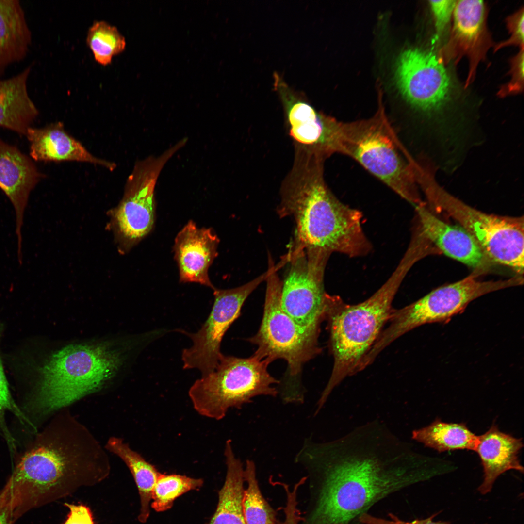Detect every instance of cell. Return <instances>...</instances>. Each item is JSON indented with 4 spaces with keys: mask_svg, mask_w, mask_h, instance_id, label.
Here are the masks:
<instances>
[{
    "mask_svg": "<svg viewBox=\"0 0 524 524\" xmlns=\"http://www.w3.org/2000/svg\"><path fill=\"white\" fill-rule=\"evenodd\" d=\"M295 462L322 478L311 524H347L388 494L426 477L421 458L377 420L329 442L305 439Z\"/></svg>",
    "mask_w": 524,
    "mask_h": 524,
    "instance_id": "1",
    "label": "cell"
},
{
    "mask_svg": "<svg viewBox=\"0 0 524 524\" xmlns=\"http://www.w3.org/2000/svg\"><path fill=\"white\" fill-rule=\"evenodd\" d=\"M325 159L295 149L293 167L281 187L277 213L294 219L292 245L296 247L364 256L372 246L362 229V213L341 202L329 189L323 175Z\"/></svg>",
    "mask_w": 524,
    "mask_h": 524,
    "instance_id": "2",
    "label": "cell"
},
{
    "mask_svg": "<svg viewBox=\"0 0 524 524\" xmlns=\"http://www.w3.org/2000/svg\"><path fill=\"white\" fill-rule=\"evenodd\" d=\"M413 265L403 257L387 281L371 297L356 305L344 303L329 295L325 319L334 359L329 379L319 398L321 410L333 390L344 378L361 371L363 361L388 321L392 302L406 274Z\"/></svg>",
    "mask_w": 524,
    "mask_h": 524,
    "instance_id": "3",
    "label": "cell"
},
{
    "mask_svg": "<svg viewBox=\"0 0 524 524\" xmlns=\"http://www.w3.org/2000/svg\"><path fill=\"white\" fill-rule=\"evenodd\" d=\"M282 266L280 262L275 265L269 255L262 318L258 331L247 341L257 346L253 354L260 359L270 363L278 359L286 361L290 379L282 385L278 393L284 404H301L304 392L296 379L303 365L321 351L320 330L301 326L282 308V281L277 271Z\"/></svg>",
    "mask_w": 524,
    "mask_h": 524,
    "instance_id": "4",
    "label": "cell"
},
{
    "mask_svg": "<svg viewBox=\"0 0 524 524\" xmlns=\"http://www.w3.org/2000/svg\"><path fill=\"white\" fill-rule=\"evenodd\" d=\"M125 359L123 351L111 341L64 347L41 369L37 404L45 410L67 405L99 388L119 370Z\"/></svg>",
    "mask_w": 524,
    "mask_h": 524,
    "instance_id": "5",
    "label": "cell"
},
{
    "mask_svg": "<svg viewBox=\"0 0 524 524\" xmlns=\"http://www.w3.org/2000/svg\"><path fill=\"white\" fill-rule=\"evenodd\" d=\"M372 118L342 122L340 153L352 157L414 206L423 202L418 192L416 162L403 147L379 100Z\"/></svg>",
    "mask_w": 524,
    "mask_h": 524,
    "instance_id": "6",
    "label": "cell"
},
{
    "mask_svg": "<svg viewBox=\"0 0 524 524\" xmlns=\"http://www.w3.org/2000/svg\"><path fill=\"white\" fill-rule=\"evenodd\" d=\"M435 177L433 173L424 171L418 179L419 186L430 207L457 221L475 238L492 262L508 266L522 276L523 217L498 216L478 211L448 193Z\"/></svg>",
    "mask_w": 524,
    "mask_h": 524,
    "instance_id": "7",
    "label": "cell"
},
{
    "mask_svg": "<svg viewBox=\"0 0 524 524\" xmlns=\"http://www.w3.org/2000/svg\"><path fill=\"white\" fill-rule=\"evenodd\" d=\"M270 363L255 355L246 358L221 357L215 370L196 380L189 390L195 410L216 420L223 418L230 408L241 409L257 396L276 397L280 383L268 371Z\"/></svg>",
    "mask_w": 524,
    "mask_h": 524,
    "instance_id": "8",
    "label": "cell"
},
{
    "mask_svg": "<svg viewBox=\"0 0 524 524\" xmlns=\"http://www.w3.org/2000/svg\"><path fill=\"white\" fill-rule=\"evenodd\" d=\"M473 273L457 282L440 287L414 302L399 310H393L388 322L372 346L370 354L377 356L398 337L426 324L447 323L460 314L476 298L500 289L523 283L520 276L498 281H481Z\"/></svg>",
    "mask_w": 524,
    "mask_h": 524,
    "instance_id": "9",
    "label": "cell"
},
{
    "mask_svg": "<svg viewBox=\"0 0 524 524\" xmlns=\"http://www.w3.org/2000/svg\"><path fill=\"white\" fill-rule=\"evenodd\" d=\"M97 482L72 464L62 450L41 446L22 458L7 483L18 517L25 509L67 497Z\"/></svg>",
    "mask_w": 524,
    "mask_h": 524,
    "instance_id": "10",
    "label": "cell"
},
{
    "mask_svg": "<svg viewBox=\"0 0 524 524\" xmlns=\"http://www.w3.org/2000/svg\"><path fill=\"white\" fill-rule=\"evenodd\" d=\"M290 248L289 267L282 281L281 307L301 326L320 330L329 295L324 289V273L331 253L293 245Z\"/></svg>",
    "mask_w": 524,
    "mask_h": 524,
    "instance_id": "11",
    "label": "cell"
},
{
    "mask_svg": "<svg viewBox=\"0 0 524 524\" xmlns=\"http://www.w3.org/2000/svg\"><path fill=\"white\" fill-rule=\"evenodd\" d=\"M186 144L182 138L159 155L149 156L135 164L126 180L123 197L113 213L116 233L127 247L138 243L153 229L158 177L167 162Z\"/></svg>",
    "mask_w": 524,
    "mask_h": 524,
    "instance_id": "12",
    "label": "cell"
},
{
    "mask_svg": "<svg viewBox=\"0 0 524 524\" xmlns=\"http://www.w3.org/2000/svg\"><path fill=\"white\" fill-rule=\"evenodd\" d=\"M269 274L267 270L249 282L228 289L215 288L214 302L206 321L196 333H186L192 345L182 353L183 369H197L202 376L216 368L222 356L221 343L229 327L241 314V308L248 296Z\"/></svg>",
    "mask_w": 524,
    "mask_h": 524,
    "instance_id": "13",
    "label": "cell"
},
{
    "mask_svg": "<svg viewBox=\"0 0 524 524\" xmlns=\"http://www.w3.org/2000/svg\"><path fill=\"white\" fill-rule=\"evenodd\" d=\"M274 87L283 106L289 135L295 147L325 158L340 152L342 122L317 111L277 73Z\"/></svg>",
    "mask_w": 524,
    "mask_h": 524,
    "instance_id": "14",
    "label": "cell"
},
{
    "mask_svg": "<svg viewBox=\"0 0 524 524\" xmlns=\"http://www.w3.org/2000/svg\"><path fill=\"white\" fill-rule=\"evenodd\" d=\"M487 16L482 0H457L449 38L439 52L438 57L444 65L450 62L457 64L465 56L468 58L465 88L474 82L479 64L485 60L493 45L487 25Z\"/></svg>",
    "mask_w": 524,
    "mask_h": 524,
    "instance_id": "15",
    "label": "cell"
},
{
    "mask_svg": "<svg viewBox=\"0 0 524 524\" xmlns=\"http://www.w3.org/2000/svg\"><path fill=\"white\" fill-rule=\"evenodd\" d=\"M220 240L211 228H199L190 220L176 235L173 250L180 282H195L213 291L209 269L218 256Z\"/></svg>",
    "mask_w": 524,
    "mask_h": 524,
    "instance_id": "16",
    "label": "cell"
},
{
    "mask_svg": "<svg viewBox=\"0 0 524 524\" xmlns=\"http://www.w3.org/2000/svg\"><path fill=\"white\" fill-rule=\"evenodd\" d=\"M415 207L419 229L432 245L445 255L474 269L475 273L479 275L489 269L491 261L466 229L441 220L424 202Z\"/></svg>",
    "mask_w": 524,
    "mask_h": 524,
    "instance_id": "17",
    "label": "cell"
},
{
    "mask_svg": "<svg viewBox=\"0 0 524 524\" xmlns=\"http://www.w3.org/2000/svg\"><path fill=\"white\" fill-rule=\"evenodd\" d=\"M43 176L28 156L0 139V188L15 211L18 258L22 257L21 228L29 196Z\"/></svg>",
    "mask_w": 524,
    "mask_h": 524,
    "instance_id": "18",
    "label": "cell"
},
{
    "mask_svg": "<svg viewBox=\"0 0 524 524\" xmlns=\"http://www.w3.org/2000/svg\"><path fill=\"white\" fill-rule=\"evenodd\" d=\"M25 135L30 143V156L35 161L87 162L102 166L111 171L116 167L115 163L91 154L65 130L60 122L41 128L30 127Z\"/></svg>",
    "mask_w": 524,
    "mask_h": 524,
    "instance_id": "19",
    "label": "cell"
},
{
    "mask_svg": "<svg viewBox=\"0 0 524 524\" xmlns=\"http://www.w3.org/2000/svg\"><path fill=\"white\" fill-rule=\"evenodd\" d=\"M523 446L521 439L500 431L496 424L479 436L475 451L483 467L484 476L478 491L481 494L490 492L499 475L509 470L523 473L524 468L518 459V454Z\"/></svg>",
    "mask_w": 524,
    "mask_h": 524,
    "instance_id": "20",
    "label": "cell"
},
{
    "mask_svg": "<svg viewBox=\"0 0 524 524\" xmlns=\"http://www.w3.org/2000/svg\"><path fill=\"white\" fill-rule=\"evenodd\" d=\"M31 71L29 66L16 75L0 79V127L23 135L39 114L28 93Z\"/></svg>",
    "mask_w": 524,
    "mask_h": 524,
    "instance_id": "21",
    "label": "cell"
},
{
    "mask_svg": "<svg viewBox=\"0 0 524 524\" xmlns=\"http://www.w3.org/2000/svg\"><path fill=\"white\" fill-rule=\"evenodd\" d=\"M32 36L20 1L0 0V79L9 66L26 57Z\"/></svg>",
    "mask_w": 524,
    "mask_h": 524,
    "instance_id": "22",
    "label": "cell"
},
{
    "mask_svg": "<svg viewBox=\"0 0 524 524\" xmlns=\"http://www.w3.org/2000/svg\"><path fill=\"white\" fill-rule=\"evenodd\" d=\"M227 474L219 491L216 510L209 524H246L243 510L244 492L243 464L232 449L231 441H226L224 450Z\"/></svg>",
    "mask_w": 524,
    "mask_h": 524,
    "instance_id": "23",
    "label": "cell"
},
{
    "mask_svg": "<svg viewBox=\"0 0 524 524\" xmlns=\"http://www.w3.org/2000/svg\"><path fill=\"white\" fill-rule=\"evenodd\" d=\"M412 439L442 452L457 449L476 450L479 436L472 432L464 423H446L439 419L412 432Z\"/></svg>",
    "mask_w": 524,
    "mask_h": 524,
    "instance_id": "24",
    "label": "cell"
},
{
    "mask_svg": "<svg viewBox=\"0 0 524 524\" xmlns=\"http://www.w3.org/2000/svg\"><path fill=\"white\" fill-rule=\"evenodd\" d=\"M107 446L125 462L133 477L140 500L138 518L140 522L144 523L149 516L152 491L161 473L154 465L145 460L120 439L114 437L110 439Z\"/></svg>",
    "mask_w": 524,
    "mask_h": 524,
    "instance_id": "25",
    "label": "cell"
},
{
    "mask_svg": "<svg viewBox=\"0 0 524 524\" xmlns=\"http://www.w3.org/2000/svg\"><path fill=\"white\" fill-rule=\"evenodd\" d=\"M244 476L247 484L242 501L246 524H276L275 513L260 490L255 464L252 460H246Z\"/></svg>",
    "mask_w": 524,
    "mask_h": 524,
    "instance_id": "26",
    "label": "cell"
},
{
    "mask_svg": "<svg viewBox=\"0 0 524 524\" xmlns=\"http://www.w3.org/2000/svg\"><path fill=\"white\" fill-rule=\"evenodd\" d=\"M86 41L95 60L102 65L110 64L113 57L122 52L126 46L125 38L118 29L104 21L94 22Z\"/></svg>",
    "mask_w": 524,
    "mask_h": 524,
    "instance_id": "27",
    "label": "cell"
},
{
    "mask_svg": "<svg viewBox=\"0 0 524 524\" xmlns=\"http://www.w3.org/2000/svg\"><path fill=\"white\" fill-rule=\"evenodd\" d=\"M201 478L177 474H160L152 492L151 507L157 512L171 508L174 501L188 491L199 489L203 485Z\"/></svg>",
    "mask_w": 524,
    "mask_h": 524,
    "instance_id": "28",
    "label": "cell"
},
{
    "mask_svg": "<svg viewBox=\"0 0 524 524\" xmlns=\"http://www.w3.org/2000/svg\"><path fill=\"white\" fill-rule=\"evenodd\" d=\"M1 334L0 327V339ZM7 411L13 413L22 423L31 425L11 395L0 355V432L6 441L11 451L14 452L16 446L15 442L5 421V416Z\"/></svg>",
    "mask_w": 524,
    "mask_h": 524,
    "instance_id": "29",
    "label": "cell"
},
{
    "mask_svg": "<svg viewBox=\"0 0 524 524\" xmlns=\"http://www.w3.org/2000/svg\"><path fill=\"white\" fill-rule=\"evenodd\" d=\"M524 49L519 51L510 60V68L508 72L511 76L509 82L502 85L497 92L500 97L521 93L524 89Z\"/></svg>",
    "mask_w": 524,
    "mask_h": 524,
    "instance_id": "30",
    "label": "cell"
},
{
    "mask_svg": "<svg viewBox=\"0 0 524 524\" xmlns=\"http://www.w3.org/2000/svg\"><path fill=\"white\" fill-rule=\"evenodd\" d=\"M457 0H429L435 25V40H439L452 19Z\"/></svg>",
    "mask_w": 524,
    "mask_h": 524,
    "instance_id": "31",
    "label": "cell"
},
{
    "mask_svg": "<svg viewBox=\"0 0 524 524\" xmlns=\"http://www.w3.org/2000/svg\"><path fill=\"white\" fill-rule=\"evenodd\" d=\"M524 8L519 9L506 19L507 28L510 37L494 46V51L507 46H518L524 49Z\"/></svg>",
    "mask_w": 524,
    "mask_h": 524,
    "instance_id": "32",
    "label": "cell"
},
{
    "mask_svg": "<svg viewBox=\"0 0 524 524\" xmlns=\"http://www.w3.org/2000/svg\"><path fill=\"white\" fill-rule=\"evenodd\" d=\"M16 518L13 493L7 484L0 493V524H12Z\"/></svg>",
    "mask_w": 524,
    "mask_h": 524,
    "instance_id": "33",
    "label": "cell"
},
{
    "mask_svg": "<svg viewBox=\"0 0 524 524\" xmlns=\"http://www.w3.org/2000/svg\"><path fill=\"white\" fill-rule=\"evenodd\" d=\"M436 514H434L424 519L406 522L399 519L393 514H390V519H385L375 517L364 513L360 516L359 520L365 524H451L447 522L434 521L433 519Z\"/></svg>",
    "mask_w": 524,
    "mask_h": 524,
    "instance_id": "34",
    "label": "cell"
},
{
    "mask_svg": "<svg viewBox=\"0 0 524 524\" xmlns=\"http://www.w3.org/2000/svg\"><path fill=\"white\" fill-rule=\"evenodd\" d=\"M69 511L63 524H95L92 512L86 506L66 503Z\"/></svg>",
    "mask_w": 524,
    "mask_h": 524,
    "instance_id": "35",
    "label": "cell"
},
{
    "mask_svg": "<svg viewBox=\"0 0 524 524\" xmlns=\"http://www.w3.org/2000/svg\"><path fill=\"white\" fill-rule=\"evenodd\" d=\"M284 486L287 494V501L285 508V519L282 524H297L299 516L296 508V494L299 485H295L292 491H289L287 486Z\"/></svg>",
    "mask_w": 524,
    "mask_h": 524,
    "instance_id": "36",
    "label": "cell"
}]
</instances>
